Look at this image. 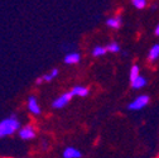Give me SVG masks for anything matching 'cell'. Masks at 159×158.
Here are the masks:
<instances>
[{"mask_svg":"<svg viewBox=\"0 0 159 158\" xmlns=\"http://www.w3.org/2000/svg\"><path fill=\"white\" fill-rule=\"evenodd\" d=\"M20 128L22 125L16 115H10L8 118H4L3 120H0V138L10 137L20 130Z\"/></svg>","mask_w":159,"mask_h":158,"instance_id":"1","label":"cell"},{"mask_svg":"<svg viewBox=\"0 0 159 158\" xmlns=\"http://www.w3.org/2000/svg\"><path fill=\"white\" fill-rule=\"evenodd\" d=\"M150 101V99L148 95H139L136 96L131 103H129L128 105V109L129 110H133V111H138V110H142L144 109Z\"/></svg>","mask_w":159,"mask_h":158,"instance_id":"2","label":"cell"},{"mask_svg":"<svg viewBox=\"0 0 159 158\" xmlns=\"http://www.w3.org/2000/svg\"><path fill=\"white\" fill-rule=\"evenodd\" d=\"M18 134L23 141H30V139H34L35 135H37V128L34 124L29 123V124L23 125L20 128V130L18 132Z\"/></svg>","mask_w":159,"mask_h":158,"instance_id":"3","label":"cell"},{"mask_svg":"<svg viewBox=\"0 0 159 158\" xmlns=\"http://www.w3.org/2000/svg\"><path fill=\"white\" fill-rule=\"evenodd\" d=\"M72 97H73V96H72L71 91L65 92V94H62V95H59L58 97H56L54 100H53L52 108H54V109H63V108L71 101Z\"/></svg>","mask_w":159,"mask_h":158,"instance_id":"4","label":"cell"},{"mask_svg":"<svg viewBox=\"0 0 159 158\" xmlns=\"http://www.w3.org/2000/svg\"><path fill=\"white\" fill-rule=\"evenodd\" d=\"M27 106H28V110H29V113L32 115H35L37 116V115H39V114L42 113V109H41V106H39V103H38L35 96H29L28 97Z\"/></svg>","mask_w":159,"mask_h":158,"instance_id":"5","label":"cell"},{"mask_svg":"<svg viewBox=\"0 0 159 158\" xmlns=\"http://www.w3.org/2000/svg\"><path fill=\"white\" fill-rule=\"evenodd\" d=\"M123 24V19L120 15H112L110 18H107L106 21V26L111 29H119Z\"/></svg>","mask_w":159,"mask_h":158,"instance_id":"6","label":"cell"},{"mask_svg":"<svg viewBox=\"0 0 159 158\" xmlns=\"http://www.w3.org/2000/svg\"><path fill=\"white\" fill-rule=\"evenodd\" d=\"M62 156H63V158H81L82 153L80 152V149H77L75 147H66Z\"/></svg>","mask_w":159,"mask_h":158,"instance_id":"7","label":"cell"},{"mask_svg":"<svg viewBox=\"0 0 159 158\" xmlns=\"http://www.w3.org/2000/svg\"><path fill=\"white\" fill-rule=\"evenodd\" d=\"M81 61V54L78 52H70L65 56V63L67 65H77Z\"/></svg>","mask_w":159,"mask_h":158,"instance_id":"8","label":"cell"},{"mask_svg":"<svg viewBox=\"0 0 159 158\" xmlns=\"http://www.w3.org/2000/svg\"><path fill=\"white\" fill-rule=\"evenodd\" d=\"M89 92H90V90H89V87H86V86H73L72 87V90H71V94H72V96H78V97H86L87 95H89Z\"/></svg>","mask_w":159,"mask_h":158,"instance_id":"9","label":"cell"},{"mask_svg":"<svg viewBox=\"0 0 159 158\" xmlns=\"http://www.w3.org/2000/svg\"><path fill=\"white\" fill-rule=\"evenodd\" d=\"M130 85H131V87L134 89V90H140V89H144L145 86H147V78L144 77V76H139L138 78H135L134 81H131L130 82Z\"/></svg>","mask_w":159,"mask_h":158,"instance_id":"10","label":"cell"},{"mask_svg":"<svg viewBox=\"0 0 159 158\" xmlns=\"http://www.w3.org/2000/svg\"><path fill=\"white\" fill-rule=\"evenodd\" d=\"M158 58H159V44L157 43L148 52V62L149 63H153V62H155L158 60Z\"/></svg>","mask_w":159,"mask_h":158,"instance_id":"11","label":"cell"},{"mask_svg":"<svg viewBox=\"0 0 159 158\" xmlns=\"http://www.w3.org/2000/svg\"><path fill=\"white\" fill-rule=\"evenodd\" d=\"M58 73H59L58 68H52L48 73L43 75V76H42V78H43V81H44V82H51L52 80H54V78L58 76Z\"/></svg>","mask_w":159,"mask_h":158,"instance_id":"12","label":"cell"},{"mask_svg":"<svg viewBox=\"0 0 159 158\" xmlns=\"http://www.w3.org/2000/svg\"><path fill=\"white\" fill-rule=\"evenodd\" d=\"M140 76V67L138 65H133L131 68H130V72H129V78H130V82L134 81L135 78H138Z\"/></svg>","mask_w":159,"mask_h":158,"instance_id":"13","label":"cell"},{"mask_svg":"<svg viewBox=\"0 0 159 158\" xmlns=\"http://www.w3.org/2000/svg\"><path fill=\"white\" fill-rule=\"evenodd\" d=\"M106 52H107L106 47H102V46H95V47L92 48V56H93V57H101V56H104Z\"/></svg>","mask_w":159,"mask_h":158,"instance_id":"14","label":"cell"},{"mask_svg":"<svg viewBox=\"0 0 159 158\" xmlns=\"http://www.w3.org/2000/svg\"><path fill=\"white\" fill-rule=\"evenodd\" d=\"M106 49L110 53H119V52H120V49H121V47H120V44H119L117 42H111V43H109L106 46Z\"/></svg>","mask_w":159,"mask_h":158,"instance_id":"15","label":"cell"},{"mask_svg":"<svg viewBox=\"0 0 159 158\" xmlns=\"http://www.w3.org/2000/svg\"><path fill=\"white\" fill-rule=\"evenodd\" d=\"M131 5L136 9H139V10H142V9H145L148 7V2L147 0H133Z\"/></svg>","mask_w":159,"mask_h":158,"instance_id":"16","label":"cell"},{"mask_svg":"<svg viewBox=\"0 0 159 158\" xmlns=\"http://www.w3.org/2000/svg\"><path fill=\"white\" fill-rule=\"evenodd\" d=\"M42 82H44V81H43V78H42V76H41V77H38V78H37V81H35V84H37V85H41Z\"/></svg>","mask_w":159,"mask_h":158,"instance_id":"17","label":"cell"},{"mask_svg":"<svg viewBox=\"0 0 159 158\" xmlns=\"http://www.w3.org/2000/svg\"><path fill=\"white\" fill-rule=\"evenodd\" d=\"M154 33H155V35H159V23L157 24V27H155V29H154Z\"/></svg>","mask_w":159,"mask_h":158,"instance_id":"18","label":"cell"},{"mask_svg":"<svg viewBox=\"0 0 159 158\" xmlns=\"http://www.w3.org/2000/svg\"><path fill=\"white\" fill-rule=\"evenodd\" d=\"M158 158H159V157H158Z\"/></svg>","mask_w":159,"mask_h":158,"instance_id":"19","label":"cell"}]
</instances>
